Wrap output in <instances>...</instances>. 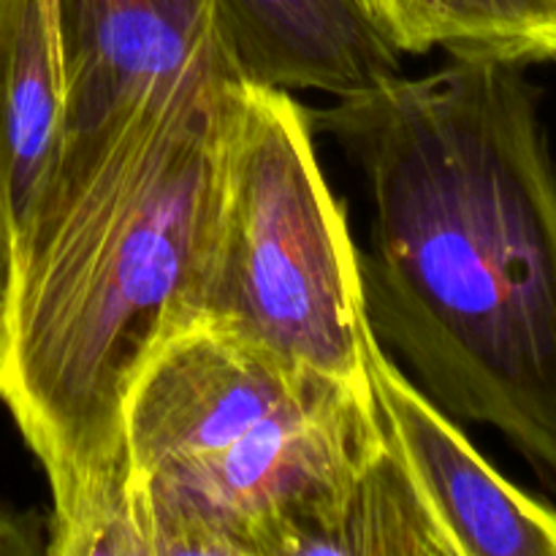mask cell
<instances>
[{"label":"cell","mask_w":556,"mask_h":556,"mask_svg":"<svg viewBox=\"0 0 556 556\" xmlns=\"http://www.w3.org/2000/svg\"><path fill=\"white\" fill-rule=\"evenodd\" d=\"M380 440L372 391L188 326L130 394L125 494L90 556L315 554Z\"/></svg>","instance_id":"obj_3"},{"label":"cell","mask_w":556,"mask_h":556,"mask_svg":"<svg viewBox=\"0 0 556 556\" xmlns=\"http://www.w3.org/2000/svg\"><path fill=\"white\" fill-rule=\"evenodd\" d=\"M362 9L367 11L369 20L383 30V36L405 54L407 47V27H405V11H402V0H358Z\"/></svg>","instance_id":"obj_12"},{"label":"cell","mask_w":556,"mask_h":556,"mask_svg":"<svg viewBox=\"0 0 556 556\" xmlns=\"http://www.w3.org/2000/svg\"><path fill=\"white\" fill-rule=\"evenodd\" d=\"M54 20L65 76L54 177L223 38L212 0H54Z\"/></svg>","instance_id":"obj_5"},{"label":"cell","mask_w":556,"mask_h":556,"mask_svg":"<svg viewBox=\"0 0 556 556\" xmlns=\"http://www.w3.org/2000/svg\"><path fill=\"white\" fill-rule=\"evenodd\" d=\"M244 76L212 41L49 185L0 320V402L52 494V556H90L125 494V416L193 326Z\"/></svg>","instance_id":"obj_2"},{"label":"cell","mask_w":556,"mask_h":556,"mask_svg":"<svg viewBox=\"0 0 556 556\" xmlns=\"http://www.w3.org/2000/svg\"><path fill=\"white\" fill-rule=\"evenodd\" d=\"M49 548V521L0 508V556H36Z\"/></svg>","instance_id":"obj_11"},{"label":"cell","mask_w":556,"mask_h":556,"mask_svg":"<svg viewBox=\"0 0 556 556\" xmlns=\"http://www.w3.org/2000/svg\"><path fill=\"white\" fill-rule=\"evenodd\" d=\"M369 386L386 438L416 478L454 556H556V508L503 476L375 337Z\"/></svg>","instance_id":"obj_6"},{"label":"cell","mask_w":556,"mask_h":556,"mask_svg":"<svg viewBox=\"0 0 556 556\" xmlns=\"http://www.w3.org/2000/svg\"><path fill=\"white\" fill-rule=\"evenodd\" d=\"M248 81L345 98L400 76V49L358 0H212Z\"/></svg>","instance_id":"obj_7"},{"label":"cell","mask_w":556,"mask_h":556,"mask_svg":"<svg viewBox=\"0 0 556 556\" xmlns=\"http://www.w3.org/2000/svg\"><path fill=\"white\" fill-rule=\"evenodd\" d=\"M313 134L291 92L242 79L193 324L369 394L362 261Z\"/></svg>","instance_id":"obj_4"},{"label":"cell","mask_w":556,"mask_h":556,"mask_svg":"<svg viewBox=\"0 0 556 556\" xmlns=\"http://www.w3.org/2000/svg\"><path fill=\"white\" fill-rule=\"evenodd\" d=\"M315 554L454 556L443 527L386 432L337 500Z\"/></svg>","instance_id":"obj_9"},{"label":"cell","mask_w":556,"mask_h":556,"mask_svg":"<svg viewBox=\"0 0 556 556\" xmlns=\"http://www.w3.org/2000/svg\"><path fill=\"white\" fill-rule=\"evenodd\" d=\"M65 76L54 0H0V204L14 250L63 150Z\"/></svg>","instance_id":"obj_8"},{"label":"cell","mask_w":556,"mask_h":556,"mask_svg":"<svg viewBox=\"0 0 556 556\" xmlns=\"http://www.w3.org/2000/svg\"><path fill=\"white\" fill-rule=\"evenodd\" d=\"M527 68L454 58L309 109L367 185L369 326L556 489V168Z\"/></svg>","instance_id":"obj_1"},{"label":"cell","mask_w":556,"mask_h":556,"mask_svg":"<svg viewBox=\"0 0 556 556\" xmlns=\"http://www.w3.org/2000/svg\"><path fill=\"white\" fill-rule=\"evenodd\" d=\"M405 54L530 65L556 60V0H402Z\"/></svg>","instance_id":"obj_10"},{"label":"cell","mask_w":556,"mask_h":556,"mask_svg":"<svg viewBox=\"0 0 556 556\" xmlns=\"http://www.w3.org/2000/svg\"><path fill=\"white\" fill-rule=\"evenodd\" d=\"M14 275H16L14 237H11L9 220H5L3 204H0V320H3L5 307H9L11 288H14Z\"/></svg>","instance_id":"obj_13"}]
</instances>
